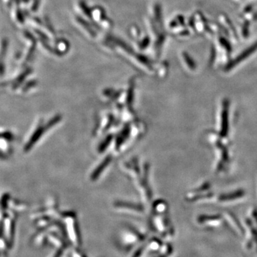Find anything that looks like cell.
<instances>
[{
  "instance_id": "7a4b0ae2",
  "label": "cell",
  "mask_w": 257,
  "mask_h": 257,
  "mask_svg": "<svg viewBox=\"0 0 257 257\" xmlns=\"http://www.w3.org/2000/svg\"><path fill=\"white\" fill-rule=\"evenodd\" d=\"M244 191L236 190L235 192L228 193L226 194H222L219 197V200L221 202H229V201H233L234 199H241L244 196Z\"/></svg>"
},
{
  "instance_id": "6da1fadb",
  "label": "cell",
  "mask_w": 257,
  "mask_h": 257,
  "mask_svg": "<svg viewBox=\"0 0 257 257\" xmlns=\"http://www.w3.org/2000/svg\"><path fill=\"white\" fill-rule=\"evenodd\" d=\"M229 102L224 100L221 105L220 116H219V133L221 136H227L229 133Z\"/></svg>"
}]
</instances>
